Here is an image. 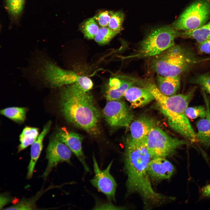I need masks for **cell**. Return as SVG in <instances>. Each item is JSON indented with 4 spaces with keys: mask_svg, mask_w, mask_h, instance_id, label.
Masks as SVG:
<instances>
[{
    "mask_svg": "<svg viewBox=\"0 0 210 210\" xmlns=\"http://www.w3.org/2000/svg\"><path fill=\"white\" fill-rule=\"evenodd\" d=\"M198 49L201 53H210V37L199 43Z\"/></svg>",
    "mask_w": 210,
    "mask_h": 210,
    "instance_id": "4dcf8cb0",
    "label": "cell"
},
{
    "mask_svg": "<svg viewBox=\"0 0 210 210\" xmlns=\"http://www.w3.org/2000/svg\"><path fill=\"white\" fill-rule=\"evenodd\" d=\"M114 13L110 10L101 11L94 15L93 18L101 27H107Z\"/></svg>",
    "mask_w": 210,
    "mask_h": 210,
    "instance_id": "83f0119b",
    "label": "cell"
},
{
    "mask_svg": "<svg viewBox=\"0 0 210 210\" xmlns=\"http://www.w3.org/2000/svg\"><path fill=\"white\" fill-rule=\"evenodd\" d=\"M107 27H101L99 28L94 39L98 44L104 45L108 43L118 34Z\"/></svg>",
    "mask_w": 210,
    "mask_h": 210,
    "instance_id": "cb8c5ba5",
    "label": "cell"
},
{
    "mask_svg": "<svg viewBox=\"0 0 210 210\" xmlns=\"http://www.w3.org/2000/svg\"><path fill=\"white\" fill-rule=\"evenodd\" d=\"M210 16V0H198L183 12L172 24L176 29L191 31L203 25Z\"/></svg>",
    "mask_w": 210,
    "mask_h": 210,
    "instance_id": "ba28073f",
    "label": "cell"
},
{
    "mask_svg": "<svg viewBox=\"0 0 210 210\" xmlns=\"http://www.w3.org/2000/svg\"><path fill=\"white\" fill-rule=\"evenodd\" d=\"M140 82L154 96L159 110L167 118L170 127L191 142L197 141L196 133L186 112L194 90L184 94L167 96L160 91L154 83L149 81Z\"/></svg>",
    "mask_w": 210,
    "mask_h": 210,
    "instance_id": "3957f363",
    "label": "cell"
},
{
    "mask_svg": "<svg viewBox=\"0 0 210 210\" xmlns=\"http://www.w3.org/2000/svg\"><path fill=\"white\" fill-rule=\"evenodd\" d=\"M27 109L25 107H12L1 110L0 113L15 122L23 123L26 119Z\"/></svg>",
    "mask_w": 210,
    "mask_h": 210,
    "instance_id": "7402d4cb",
    "label": "cell"
},
{
    "mask_svg": "<svg viewBox=\"0 0 210 210\" xmlns=\"http://www.w3.org/2000/svg\"><path fill=\"white\" fill-rule=\"evenodd\" d=\"M186 114L191 119H195L198 118H202L205 117L206 108L202 106L188 107L186 111Z\"/></svg>",
    "mask_w": 210,
    "mask_h": 210,
    "instance_id": "4316f807",
    "label": "cell"
},
{
    "mask_svg": "<svg viewBox=\"0 0 210 210\" xmlns=\"http://www.w3.org/2000/svg\"><path fill=\"white\" fill-rule=\"evenodd\" d=\"M201 193L203 196L210 197V183L202 188L201 190Z\"/></svg>",
    "mask_w": 210,
    "mask_h": 210,
    "instance_id": "d6a6232c",
    "label": "cell"
},
{
    "mask_svg": "<svg viewBox=\"0 0 210 210\" xmlns=\"http://www.w3.org/2000/svg\"><path fill=\"white\" fill-rule=\"evenodd\" d=\"M187 143L186 141L170 136L156 126L151 130L145 142L151 159L169 156Z\"/></svg>",
    "mask_w": 210,
    "mask_h": 210,
    "instance_id": "52a82bcc",
    "label": "cell"
},
{
    "mask_svg": "<svg viewBox=\"0 0 210 210\" xmlns=\"http://www.w3.org/2000/svg\"><path fill=\"white\" fill-rule=\"evenodd\" d=\"M182 33L172 26L154 29L141 42L135 53L127 58L152 57L158 55L174 45L175 38L181 36Z\"/></svg>",
    "mask_w": 210,
    "mask_h": 210,
    "instance_id": "8992f818",
    "label": "cell"
},
{
    "mask_svg": "<svg viewBox=\"0 0 210 210\" xmlns=\"http://www.w3.org/2000/svg\"><path fill=\"white\" fill-rule=\"evenodd\" d=\"M56 137L66 144L75 155L82 164L85 172H90L86 162V157L82 149V136L79 134L68 130L65 127H62L59 130Z\"/></svg>",
    "mask_w": 210,
    "mask_h": 210,
    "instance_id": "7c38bea8",
    "label": "cell"
},
{
    "mask_svg": "<svg viewBox=\"0 0 210 210\" xmlns=\"http://www.w3.org/2000/svg\"><path fill=\"white\" fill-rule=\"evenodd\" d=\"M25 74L30 80L52 88H61L77 81L80 76L64 69L44 53L37 52L31 59Z\"/></svg>",
    "mask_w": 210,
    "mask_h": 210,
    "instance_id": "277c9868",
    "label": "cell"
},
{
    "mask_svg": "<svg viewBox=\"0 0 210 210\" xmlns=\"http://www.w3.org/2000/svg\"><path fill=\"white\" fill-rule=\"evenodd\" d=\"M123 207L115 206L110 202H99L94 207V209H122Z\"/></svg>",
    "mask_w": 210,
    "mask_h": 210,
    "instance_id": "f546056e",
    "label": "cell"
},
{
    "mask_svg": "<svg viewBox=\"0 0 210 210\" xmlns=\"http://www.w3.org/2000/svg\"><path fill=\"white\" fill-rule=\"evenodd\" d=\"M61 88V111L65 119L92 135L98 134L101 114L91 94L83 89L78 79Z\"/></svg>",
    "mask_w": 210,
    "mask_h": 210,
    "instance_id": "6da1fadb",
    "label": "cell"
},
{
    "mask_svg": "<svg viewBox=\"0 0 210 210\" xmlns=\"http://www.w3.org/2000/svg\"><path fill=\"white\" fill-rule=\"evenodd\" d=\"M156 78V85L162 94L167 96L176 94L180 86V76H168L157 74Z\"/></svg>",
    "mask_w": 210,
    "mask_h": 210,
    "instance_id": "d6986e66",
    "label": "cell"
},
{
    "mask_svg": "<svg viewBox=\"0 0 210 210\" xmlns=\"http://www.w3.org/2000/svg\"><path fill=\"white\" fill-rule=\"evenodd\" d=\"M175 168L166 158L158 157L152 159L148 167L150 178L157 180L168 179L174 174Z\"/></svg>",
    "mask_w": 210,
    "mask_h": 210,
    "instance_id": "5bb4252c",
    "label": "cell"
},
{
    "mask_svg": "<svg viewBox=\"0 0 210 210\" xmlns=\"http://www.w3.org/2000/svg\"><path fill=\"white\" fill-rule=\"evenodd\" d=\"M152 58L149 64L151 69L157 74L168 76H180L199 61L190 49L175 45Z\"/></svg>",
    "mask_w": 210,
    "mask_h": 210,
    "instance_id": "5b68a950",
    "label": "cell"
},
{
    "mask_svg": "<svg viewBox=\"0 0 210 210\" xmlns=\"http://www.w3.org/2000/svg\"><path fill=\"white\" fill-rule=\"evenodd\" d=\"M156 124L154 119L150 117L145 115L139 117L130 125V134L126 144L145 143L149 132Z\"/></svg>",
    "mask_w": 210,
    "mask_h": 210,
    "instance_id": "4fadbf2b",
    "label": "cell"
},
{
    "mask_svg": "<svg viewBox=\"0 0 210 210\" xmlns=\"http://www.w3.org/2000/svg\"><path fill=\"white\" fill-rule=\"evenodd\" d=\"M151 159L144 143L126 144L124 162L127 176V191L130 194H139L145 204L148 202L158 203L166 198L152 187L148 172Z\"/></svg>",
    "mask_w": 210,
    "mask_h": 210,
    "instance_id": "7a4b0ae2",
    "label": "cell"
},
{
    "mask_svg": "<svg viewBox=\"0 0 210 210\" xmlns=\"http://www.w3.org/2000/svg\"><path fill=\"white\" fill-rule=\"evenodd\" d=\"M71 152L66 144L56 137L51 139L46 149V158L48 164L42 178H46L52 169L60 163L64 162L71 164Z\"/></svg>",
    "mask_w": 210,
    "mask_h": 210,
    "instance_id": "8fae6325",
    "label": "cell"
},
{
    "mask_svg": "<svg viewBox=\"0 0 210 210\" xmlns=\"http://www.w3.org/2000/svg\"><path fill=\"white\" fill-rule=\"evenodd\" d=\"M38 133L39 129L37 128L25 127L19 136L20 143L18 147V152L22 151L33 144L36 140Z\"/></svg>",
    "mask_w": 210,
    "mask_h": 210,
    "instance_id": "ffe728a7",
    "label": "cell"
},
{
    "mask_svg": "<svg viewBox=\"0 0 210 210\" xmlns=\"http://www.w3.org/2000/svg\"><path fill=\"white\" fill-rule=\"evenodd\" d=\"M25 0H6V6L8 13L16 17L20 15L23 8Z\"/></svg>",
    "mask_w": 210,
    "mask_h": 210,
    "instance_id": "d4e9b609",
    "label": "cell"
},
{
    "mask_svg": "<svg viewBox=\"0 0 210 210\" xmlns=\"http://www.w3.org/2000/svg\"><path fill=\"white\" fill-rule=\"evenodd\" d=\"M97 23L93 18H91L83 22L80 29L84 36L88 39H94L99 28Z\"/></svg>",
    "mask_w": 210,
    "mask_h": 210,
    "instance_id": "603a6c76",
    "label": "cell"
},
{
    "mask_svg": "<svg viewBox=\"0 0 210 210\" xmlns=\"http://www.w3.org/2000/svg\"><path fill=\"white\" fill-rule=\"evenodd\" d=\"M103 114L106 122L113 127H128L134 118L130 108L125 102L119 100L108 101Z\"/></svg>",
    "mask_w": 210,
    "mask_h": 210,
    "instance_id": "9c48e42d",
    "label": "cell"
},
{
    "mask_svg": "<svg viewBox=\"0 0 210 210\" xmlns=\"http://www.w3.org/2000/svg\"><path fill=\"white\" fill-rule=\"evenodd\" d=\"M124 17V13L122 11H119L114 12L110 20L108 27L113 30L119 33L122 29Z\"/></svg>",
    "mask_w": 210,
    "mask_h": 210,
    "instance_id": "484cf974",
    "label": "cell"
},
{
    "mask_svg": "<svg viewBox=\"0 0 210 210\" xmlns=\"http://www.w3.org/2000/svg\"><path fill=\"white\" fill-rule=\"evenodd\" d=\"M12 201L11 198L8 194H1L0 195V209H1L6 204Z\"/></svg>",
    "mask_w": 210,
    "mask_h": 210,
    "instance_id": "1f68e13d",
    "label": "cell"
},
{
    "mask_svg": "<svg viewBox=\"0 0 210 210\" xmlns=\"http://www.w3.org/2000/svg\"><path fill=\"white\" fill-rule=\"evenodd\" d=\"M51 124V122L50 121L45 125L36 140L32 145L30 149L31 158L27 175V179H30L32 176L35 166L43 148V139L49 132Z\"/></svg>",
    "mask_w": 210,
    "mask_h": 210,
    "instance_id": "ac0fdd59",
    "label": "cell"
},
{
    "mask_svg": "<svg viewBox=\"0 0 210 210\" xmlns=\"http://www.w3.org/2000/svg\"><path fill=\"white\" fill-rule=\"evenodd\" d=\"M191 82L200 85L202 89L210 94V75H198L192 79Z\"/></svg>",
    "mask_w": 210,
    "mask_h": 210,
    "instance_id": "f1b7e54d",
    "label": "cell"
},
{
    "mask_svg": "<svg viewBox=\"0 0 210 210\" xmlns=\"http://www.w3.org/2000/svg\"><path fill=\"white\" fill-rule=\"evenodd\" d=\"M134 85L133 81L121 77L111 78L105 86V98L108 101L119 100L126 90Z\"/></svg>",
    "mask_w": 210,
    "mask_h": 210,
    "instance_id": "9a60e30c",
    "label": "cell"
},
{
    "mask_svg": "<svg viewBox=\"0 0 210 210\" xmlns=\"http://www.w3.org/2000/svg\"><path fill=\"white\" fill-rule=\"evenodd\" d=\"M206 106V115L205 117L198 120L196 124L197 130V141L203 146H210V110L209 102L204 92L203 93Z\"/></svg>",
    "mask_w": 210,
    "mask_h": 210,
    "instance_id": "e0dca14e",
    "label": "cell"
},
{
    "mask_svg": "<svg viewBox=\"0 0 210 210\" xmlns=\"http://www.w3.org/2000/svg\"><path fill=\"white\" fill-rule=\"evenodd\" d=\"M124 96L133 108L143 106L155 100L152 94L146 88L133 86L126 90Z\"/></svg>",
    "mask_w": 210,
    "mask_h": 210,
    "instance_id": "2e32d148",
    "label": "cell"
},
{
    "mask_svg": "<svg viewBox=\"0 0 210 210\" xmlns=\"http://www.w3.org/2000/svg\"><path fill=\"white\" fill-rule=\"evenodd\" d=\"M92 159L94 175L90 181L91 183L99 191L105 195L109 201H115L117 184L110 173L113 161L105 169L101 170L94 155Z\"/></svg>",
    "mask_w": 210,
    "mask_h": 210,
    "instance_id": "30bf717a",
    "label": "cell"
},
{
    "mask_svg": "<svg viewBox=\"0 0 210 210\" xmlns=\"http://www.w3.org/2000/svg\"><path fill=\"white\" fill-rule=\"evenodd\" d=\"M182 36L194 39L198 43L203 42L210 37V21L195 29L182 32Z\"/></svg>",
    "mask_w": 210,
    "mask_h": 210,
    "instance_id": "44dd1931",
    "label": "cell"
}]
</instances>
